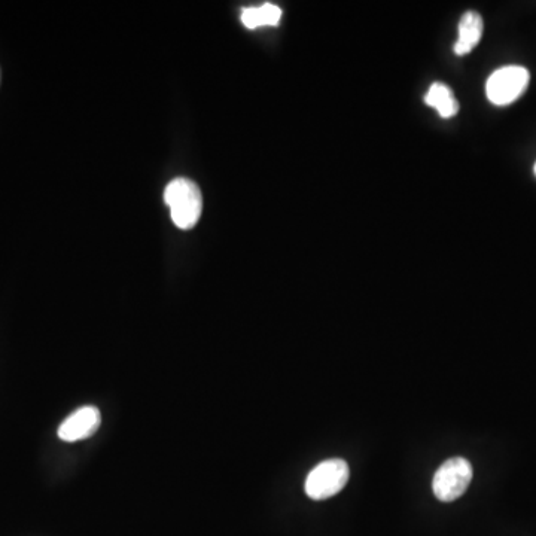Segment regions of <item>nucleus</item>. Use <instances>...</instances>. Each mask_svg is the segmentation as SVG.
<instances>
[{"label":"nucleus","instance_id":"2","mask_svg":"<svg viewBox=\"0 0 536 536\" xmlns=\"http://www.w3.org/2000/svg\"><path fill=\"white\" fill-rule=\"evenodd\" d=\"M531 75L522 66H505L495 70L487 79L486 96L493 105L508 106L523 96Z\"/></svg>","mask_w":536,"mask_h":536},{"label":"nucleus","instance_id":"7","mask_svg":"<svg viewBox=\"0 0 536 536\" xmlns=\"http://www.w3.org/2000/svg\"><path fill=\"white\" fill-rule=\"evenodd\" d=\"M425 103L440 114L441 118H452L458 114L459 103L449 87L443 82H435L429 87Z\"/></svg>","mask_w":536,"mask_h":536},{"label":"nucleus","instance_id":"4","mask_svg":"<svg viewBox=\"0 0 536 536\" xmlns=\"http://www.w3.org/2000/svg\"><path fill=\"white\" fill-rule=\"evenodd\" d=\"M472 480V465L464 458H453L444 462L435 472L434 495L438 501L453 502L467 492Z\"/></svg>","mask_w":536,"mask_h":536},{"label":"nucleus","instance_id":"5","mask_svg":"<svg viewBox=\"0 0 536 536\" xmlns=\"http://www.w3.org/2000/svg\"><path fill=\"white\" fill-rule=\"evenodd\" d=\"M100 423H102V416H100L99 408L87 405V407L79 408L67 417L65 422L60 425L59 437L67 443L87 440L91 435L96 434Z\"/></svg>","mask_w":536,"mask_h":536},{"label":"nucleus","instance_id":"6","mask_svg":"<svg viewBox=\"0 0 536 536\" xmlns=\"http://www.w3.org/2000/svg\"><path fill=\"white\" fill-rule=\"evenodd\" d=\"M483 18L478 12L468 11L459 21V38L455 45L458 56H467L478 44L483 36Z\"/></svg>","mask_w":536,"mask_h":536},{"label":"nucleus","instance_id":"8","mask_svg":"<svg viewBox=\"0 0 536 536\" xmlns=\"http://www.w3.org/2000/svg\"><path fill=\"white\" fill-rule=\"evenodd\" d=\"M243 26L249 30L258 29V27L277 26L282 20V9L274 3H264L261 6H251L245 8L240 15Z\"/></svg>","mask_w":536,"mask_h":536},{"label":"nucleus","instance_id":"9","mask_svg":"<svg viewBox=\"0 0 536 536\" xmlns=\"http://www.w3.org/2000/svg\"><path fill=\"white\" fill-rule=\"evenodd\" d=\"M534 173H535V176H536V163H535V166H534Z\"/></svg>","mask_w":536,"mask_h":536},{"label":"nucleus","instance_id":"1","mask_svg":"<svg viewBox=\"0 0 536 536\" xmlns=\"http://www.w3.org/2000/svg\"><path fill=\"white\" fill-rule=\"evenodd\" d=\"M164 201L170 207L176 227L191 230L199 222L203 212V197L196 182L188 178L173 179L164 191Z\"/></svg>","mask_w":536,"mask_h":536},{"label":"nucleus","instance_id":"3","mask_svg":"<svg viewBox=\"0 0 536 536\" xmlns=\"http://www.w3.org/2000/svg\"><path fill=\"white\" fill-rule=\"evenodd\" d=\"M349 481V465L341 459H328L307 475L306 493L315 501L337 495Z\"/></svg>","mask_w":536,"mask_h":536}]
</instances>
